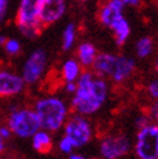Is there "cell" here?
<instances>
[{
  "label": "cell",
  "mask_w": 158,
  "mask_h": 159,
  "mask_svg": "<svg viewBox=\"0 0 158 159\" xmlns=\"http://www.w3.org/2000/svg\"><path fill=\"white\" fill-rule=\"evenodd\" d=\"M5 125L12 134L20 139H31V136L40 129V122L33 107L12 106L7 116Z\"/></svg>",
  "instance_id": "cell-4"
},
{
  "label": "cell",
  "mask_w": 158,
  "mask_h": 159,
  "mask_svg": "<svg viewBox=\"0 0 158 159\" xmlns=\"http://www.w3.org/2000/svg\"><path fill=\"white\" fill-rule=\"evenodd\" d=\"M3 49L5 52L7 56L9 57H14V56H18L22 51V45L21 42L16 38H7V40L3 45Z\"/></svg>",
  "instance_id": "cell-20"
},
{
  "label": "cell",
  "mask_w": 158,
  "mask_h": 159,
  "mask_svg": "<svg viewBox=\"0 0 158 159\" xmlns=\"http://www.w3.org/2000/svg\"><path fill=\"white\" fill-rule=\"evenodd\" d=\"M33 109L39 118L40 128L48 132L61 129L69 118V106L57 96H44L36 100Z\"/></svg>",
  "instance_id": "cell-2"
},
{
  "label": "cell",
  "mask_w": 158,
  "mask_h": 159,
  "mask_svg": "<svg viewBox=\"0 0 158 159\" xmlns=\"http://www.w3.org/2000/svg\"><path fill=\"white\" fill-rule=\"evenodd\" d=\"M43 0H20L14 16V23L20 33L27 38L34 39L40 35L44 29L40 22Z\"/></svg>",
  "instance_id": "cell-3"
},
{
  "label": "cell",
  "mask_w": 158,
  "mask_h": 159,
  "mask_svg": "<svg viewBox=\"0 0 158 159\" xmlns=\"http://www.w3.org/2000/svg\"><path fill=\"white\" fill-rule=\"evenodd\" d=\"M61 78L65 83H74L82 74V66L75 58L66 60L61 66Z\"/></svg>",
  "instance_id": "cell-15"
},
{
  "label": "cell",
  "mask_w": 158,
  "mask_h": 159,
  "mask_svg": "<svg viewBox=\"0 0 158 159\" xmlns=\"http://www.w3.org/2000/svg\"><path fill=\"white\" fill-rule=\"evenodd\" d=\"M79 2H86V0H79Z\"/></svg>",
  "instance_id": "cell-33"
},
{
  "label": "cell",
  "mask_w": 158,
  "mask_h": 159,
  "mask_svg": "<svg viewBox=\"0 0 158 159\" xmlns=\"http://www.w3.org/2000/svg\"><path fill=\"white\" fill-rule=\"evenodd\" d=\"M117 62V56L110 53H97L92 63V73L99 78H110Z\"/></svg>",
  "instance_id": "cell-11"
},
{
  "label": "cell",
  "mask_w": 158,
  "mask_h": 159,
  "mask_svg": "<svg viewBox=\"0 0 158 159\" xmlns=\"http://www.w3.org/2000/svg\"><path fill=\"white\" fill-rule=\"evenodd\" d=\"M131 142L123 134L106 136L100 144V154L104 159H119L130 152Z\"/></svg>",
  "instance_id": "cell-9"
},
{
  "label": "cell",
  "mask_w": 158,
  "mask_h": 159,
  "mask_svg": "<svg viewBox=\"0 0 158 159\" xmlns=\"http://www.w3.org/2000/svg\"><path fill=\"white\" fill-rule=\"evenodd\" d=\"M148 94L154 101H158V79H154L148 85Z\"/></svg>",
  "instance_id": "cell-22"
},
{
  "label": "cell",
  "mask_w": 158,
  "mask_h": 159,
  "mask_svg": "<svg viewBox=\"0 0 158 159\" xmlns=\"http://www.w3.org/2000/svg\"><path fill=\"white\" fill-rule=\"evenodd\" d=\"M4 149H5V140H3L0 137V153H3Z\"/></svg>",
  "instance_id": "cell-31"
},
{
  "label": "cell",
  "mask_w": 158,
  "mask_h": 159,
  "mask_svg": "<svg viewBox=\"0 0 158 159\" xmlns=\"http://www.w3.org/2000/svg\"><path fill=\"white\" fill-rule=\"evenodd\" d=\"M135 153L139 159H158V125L149 123L136 134Z\"/></svg>",
  "instance_id": "cell-6"
},
{
  "label": "cell",
  "mask_w": 158,
  "mask_h": 159,
  "mask_svg": "<svg viewBox=\"0 0 158 159\" xmlns=\"http://www.w3.org/2000/svg\"><path fill=\"white\" fill-rule=\"evenodd\" d=\"M66 12V0H43L40 22L43 27L51 26L60 21Z\"/></svg>",
  "instance_id": "cell-10"
},
{
  "label": "cell",
  "mask_w": 158,
  "mask_h": 159,
  "mask_svg": "<svg viewBox=\"0 0 158 159\" xmlns=\"http://www.w3.org/2000/svg\"><path fill=\"white\" fill-rule=\"evenodd\" d=\"M149 123H152V120H151V118H149V115H140L137 119H136V125H137V128L140 129V128H143V127H145V125H148Z\"/></svg>",
  "instance_id": "cell-25"
},
{
  "label": "cell",
  "mask_w": 158,
  "mask_h": 159,
  "mask_svg": "<svg viewBox=\"0 0 158 159\" xmlns=\"http://www.w3.org/2000/svg\"><path fill=\"white\" fill-rule=\"evenodd\" d=\"M124 4L122 0H109V2L101 7L99 12V20L104 26L110 27L112 23L118 18L123 16Z\"/></svg>",
  "instance_id": "cell-12"
},
{
  "label": "cell",
  "mask_w": 158,
  "mask_h": 159,
  "mask_svg": "<svg viewBox=\"0 0 158 159\" xmlns=\"http://www.w3.org/2000/svg\"><path fill=\"white\" fill-rule=\"evenodd\" d=\"M58 149L61 150L62 153H65V154H70V153L73 152L74 146H73V144H72V141H70L67 137L62 136V139H61V140H60V142H58Z\"/></svg>",
  "instance_id": "cell-21"
},
{
  "label": "cell",
  "mask_w": 158,
  "mask_h": 159,
  "mask_svg": "<svg viewBox=\"0 0 158 159\" xmlns=\"http://www.w3.org/2000/svg\"><path fill=\"white\" fill-rule=\"evenodd\" d=\"M69 159H86V158H84L83 155H81V154H77V153H70Z\"/></svg>",
  "instance_id": "cell-29"
},
{
  "label": "cell",
  "mask_w": 158,
  "mask_h": 159,
  "mask_svg": "<svg viewBox=\"0 0 158 159\" xmlns=\"http://www.w3.org/2000/svg\"><path fill=\"white\" fill-rule=\"evenodd\" d=\"M96 56H97V51L93 44L91 43L79 44L77 49V57H78V62L81 63L82 67H91Z\"/></svg>",
  "instance_id": "cell-17"
},
{
  "label": "cell",
  "mask_w": 158,
  "mask_h": 159,
  "mask_svg": "<svg viewBox=\"0 0 158 159\" xmlns=\"http://www.w3.org/2000/svg\"><path fill=\"white\" fill-rule=\"evenodd\" d=\"M48 66V54L43 48L31 52L21 69V76L26 85H34L42 80Z\"/></svg>",
  "instance_id": "cell-5"
},
{
  "label": "cell",
  "mask_w": 158,
  "mask_h": 159,
  "mask_svg": "<svg viewBox=\"0 0 158 159\" xmlns=\"http://www.w3.org/2000/svg\"><path fill=\"white\" fill-rule=\"evenodd\" d=\"M149 118L154 124L158 125V101H154V104L149 107Z\"/></svg>",
  "instance_id": "cell-24"
},
{
  "label": "cell",
  "mask_w": 158,
  "mask_h": 159,
  "mask_svg": "<svg viewBox=\"0 0 158 159\" xmlns=\"http://www.w3.org/2000/svg\"><path fill=\"white\" fill-rule=\"evenodd\" d=\"M73 93L72 109L79 115H92L101 109L108 98V84L105 79L96 76L91 71H82Z\"/></svg>",
  "instance_id": "cell-1"
},
{
  "label": "cell",
  "mask_w": 158,
  "mask_h": 159,
  "mask_svg": "<svg viewBox=\"0 0 158 159\" xmlns=\"http://www.w3.org/2000/svg\"><path fill=\"white\" fill-rule=\"evenodd\" d=\"M9 3H11V0H0V25L7 18L8 9H9Z\"/></svg>",
  "instance_id": "cell-23"
},
{
  "label": "cell",
  "mask_w": 158,
  "mask_h": 159,
  "mask_svg": "<svg viewBox=\"0 0 158 159\" xmlns=\"http://www.w3.org/2000/svg\"><path fill=\"white\" fill-rule=\"evenodd\" d=\"M110 29L113 30L115 43H117V45H119V47L126 43V40H127L128 36H130V34H131L130 23H128L127 20L123 17V16L118 17V18L112 23Z\"/></svg>",
  "instance_id": "cell-16"
},
{
  "label": "cell",
  "mask_w": 158,
  "mask_h": 159,
  "mask_svg": "<svg viewBox=\"0 0 158 159\" xmlns=\"http://www.w3.org/2000/svg\"><path fill=\"white\" fill-rule=\"evenodd\" d=\"M26 84L20 74L8 67H0V100L17 97L25 91Z\"/></svg>",
  "instance_id": "cell-8"
},
{
  "label": "cell",
  "mask_w": 158,
  "mask_h": 159,
  "mask_svg": "<svg viewBox=\"0 0 158 159\" xmlns=\"http://www.w3.org/2000/svg\"><path fill=\"white\" fill-rule=\"evenodd\" d=\"M31 145L38 153H43V154L49 153L53 148V140L51 136V132L40 128L31 136Z\"/></svg>",
  "instance_id": "cell-14"
},
{
  "label": "cell",
  "mask_w": 158,
  "mask_h": 159,
  "mask_svg": "<svg viewBox=\"0 0 158 159\" xmlns=\"http://www.w3.org/2000/svg\"><path fill=\"white\" fill-rule=\"evenodd\" d=\"M153 52V39L151 36H143L136 43V54L140 58H146Z\"/></svg>",
  "instance_id": "cell-19"
},
{
  "label": "cell",
  "mask_w": 158,
  "mask_h": 159,
  "mask_svg": "<svg viewBox=\"0 0 158 159\" xmlns=\"http://www.w3.org/2000/svg\"><path fill=\"white\" fill-rule=\"evenodd\" d=\"M77 38V27L74 23H67L62 33V49L65 52L70 51L74 47Z\"/></svg>",
  "instance_id": "cell-18"
},
{
  "label": "cell",
  "mask_w": 158,
  "mask_h": 159,
  "mask_svg": "<svg viewBox=\"0 0 158 159\" xmlns=\"http://www.w3.org/2000/svg\"><path fill=\"white\" fill-rule=\"evenodd\" d=\"M64 136L72 141L74 148H82L92 139L91 123L83 115L75 114L70 116L64 124Z\"/></svg>",
  "instance_id": "cell-7"
},
{
  "label": "cell",
  "mask_w": 158,
  "mask_h": 159,
  "mask_svg": "<svg viewBox=\"0 0 158 159\" xmlns=\"http://www.w3.org/2000/svg\"><path fill=\"white\" fill-rule=\"evenodd\" d=\"M135 67L136 62L133 58L124 57V56H117V62L110 78L114 83H122L132 75V73L135 71Z\"/></svg>",
  "instance_id": "cell-13"
},
{
  "label": "cell",
  "mask_w": 158,
  "mask_h": 159,
  "mask_svg": "<svg viewBox=\"0 0 158 159\" xmlns=\"http://www.w3.org/2000/svg\"><path fill=\"white\" fill-rule=\"evenodd\" d=\"M122 2H123L124 5H133V7H135V5L140 4L141 0H122Z\"/></svg>",
  "instance_id": "cell-28"
},
{
  "label": "cell",
  "mask_w": 158,
  "mask_h": 159,
  "mask_svg": "<svg viewBox=\"0 0 158 159\" xmlns=\"http://www.w3.org/2000/svg\"><path fill=\"white\" fill-rule=\"evenodd\" d=\"M65 89L67 93H74L77 89V83H65Z\"/></svg>",
  "instance_id": "cell-27"
},
{
  "label": "cell",
  "mask_w": 158,
  "mask_h": 159,
  "mask_svg": "<svg viewBox=\"0 0 158 159\" xmlns=\"http://www.w3.org/2000/svg\"><path fill=\"white\" fill-rule=\"evenodd\" d=\"M5 40H7V36H5L4 34H0V48H3Z\"/></svg>",
  "instance_id": "cell-30"
},
{
  "label": "cell",
  "mask_w": 158,
  "mask_h": 159,
  "mask_svg": "<svg viewBox=\"0 0 158 159\" xmlns=\"http://www.w3.org/2000/svg\"><path fill=\"white\" fill-rule=\"evenodd\" d=\"M12 136H13V134H12L11 129L8 128L5 124H4V125H0V137L7 141V140H9Z\"/></svg>",
  "instance_id": "cell-26"
},
{
  "label": "cell",
  "mask_w": 158,
  "mask_h": 159,
  "mask_svg": "<svg viewBox=\"0 0 158 159\" xmlns=\"http://www.w3.org/2000/svg\"><path fill=\"white\" fill-rule=\"evenodd\" d=\"M156 73H157V79H158V58L156 61Z\"/></svg>",
  "instance_id": "cell-32"
}]
</instances>
